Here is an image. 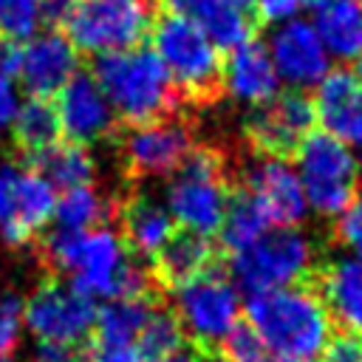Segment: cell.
I'll use <instances>...</instances> for the list:
<instances>
[{
	"instance_id": "cell-1",
	"label": "cell",
	"mask_w": 362,
	"mask_h": 362,
	"mask_svg": "<svg viewBox=\"0 0 362 362\" xmlns=\"http://www.w3.org/2000/svg\"><path fill=\"white\" fill-rule=\"evenodd\" d=\"M119 124L141 127L189 113L158 54L147 45L93 54L88 65ZM195 116V113H192Z\"/></svg>"
},
{
	"instance_id": "cell-2",
	"label": "cell",
	"mask_w": 362,
	"mask_h": 362,
	"mask_svg": "<svg viewBox=\"0 0 362 362\" xmlns=\"http://www.w3.org/2000/svg\"><path fill=\"white\" fill-rule=\"evenodd\" d=\"M147 42L164 62L178 96L189 113H204L218 107L226 96V57L218 51L206 34L187 17L158 6Z\"/></svg>"
},
{
	"instance_id": "cell-3",
	"label": "cell",
	"mask_w": 362,
	"mask_h": 362,
	"mask_svg": "<svg viewBox=\"0 0 362 362\" xmlns=\"http://www.w3.org/2000/svg\"><path fill=\"white\" fill-rule=\"evenodd\" d=\"M246 325L272 354L291 359H314L331 339V314L311 280L249 294Z\"/></svg>"
},
{
	"instance_id": "cell-4",
	"label": "cell",
	"mask_w": 362,
	"mask_h": 362,
	"mask_svg": "<svg viewBox=\"0 0 362 362\" xmlns=\"http://www.w3.org/2000/svg\"><path fill=\"white\" fill-rule=\"evenodd\" d=\"M240 158L215 141H195L167 184V212L178 226L198 235H218L226 212L229 189L238 181Z\"/></svg>"
},
{
	"instance_id": "cell-5",
	"label": "cell",
	"mask_w": 362,
	"mask_h": 362,
	"mask_svg": "<svg viewBox=\"0 0 362 362\" xmlns=\"http://www.w3.org/2000/svg\"><path fill=\"white\" fill-rule=\"evenodd\" d=\"M223 260L235 288H243L246 294H257V291L305 283L325 260V255L314 243V238L305 235L303 229L274 226L266 229L255 243Z\"/></svg>"
},
{
	"instance_id": "cell-6",
	"label": "cell",
	"mask_w": 362,
	"mask_h": 362,
	"mask_svg": "<svg viewBox=\"0 0 362 362\" xmlns=\"http://www.w3.org/2000/svg\"><path fill=\"white\" fill-rule=\"evenodd\" d=\"M167 297L170 314L198 354H221L226 337L240 325V297L223 257Z\"/></svg>"
},
{
	"instance_id": "cell-7",
	"label": "cell",
	"mask_w": 362,
	"mask_h": 362,
	"mask_svg": "<svg viewBox=\"0 0 362 362\" xmlns=\"http://www.w3.org/2000/svg\"><path fill=\"white\" fill-rule=\"evenodd\" d=\"M195 116L181 113L167 122L124 127L110 136L122 187H144L147 181L170 178L187 153L195 147Z\"/></svg>"
},
{
	"instance_id": "cell-8",
	"label": "cell",
	"mask_w": 362,
	"mask_h": 362,
	"mask_svg": "<svg viewBox=\"0 0 362 362\" xmlns=\"http://www.w3.org/2000/svg\"><path fill=\"white\" fill-rule=\"evenodd\" d=\"M317 107L308 90H277L272 99L252 105L240 122V139L249 156L291 164L303 141L314 133Z\"/></svg>"
},
{
	"instance_id": "cell-9",
	"label": "cell",
	"mask_w": 362,
	"mask_h": 362,
	"mask_svg": "<svg viewBox=\"0 0 362 362\" xmlns=\"http://www.w3.org/2000/svg\"><path fill=\"white\" fill-rule=\"evenodd\" d=\"M161 0H79L65 23L76 51L107 54L147 45Z\"/></svg>"
},
{
	"instance_id": "cell-10",
	"label": "cell",
	"mask_w": 362,
	"mask_h": 362,
	"mask_svg": "<svg viewBox=\"0 0 362 362\" xmlns=\"http://www.w3.org/2000/svg\"><path fill=\"white\" fill-rule=\"evenodd\" d=\"M300 187L308 206L322 218H339L359 198V164L345 141L331 133H311L297 158Z\"/></svg>"
},
{
	"instance_id": "cell-11",
	"label": "cell",
	"mask_w": 362,
	"mask_h": 362,
	"mask_svg": "<svg viewBox=\"0 0 362 362\" xmlns=\"http://www.w3.org/2000/svg\"><path fill=\"white\" fill-rule=\"evenodd\" d=\"M23 322L40 345L85 348L93 337L96 305L71 283L65 286L57 277H42L23 305Z\"/></svg>"
},
{
	"instance_id": "cell-12",
	"label": "cell",
	"mask_w": 362,
	"mask_h": 362,
	"mask_svg": "<svg viewBox=\"0 0 362 362\" xmlns=\"http://www.w3.org/2000/svg\"><path fill=\"white\" fill-rule=\"evenodd\" d=\"M57 206L54 187L20 161L0 167V238L11 249H31Z\"/></svg>"
},
{
	"instance_id": "cell-13",
	"label": "cell",
	"mask_w": 362,
	"mask_h": 362,
	"mask_svg": "<svg viewBox=\"0 0 362 362\" xmlns=\"http://www.w3.org/2000/svg\"><path fill=\"white\" fill-rule=\"evenodd\" d=\"M57 113L62 124V139L79 147L110 141V136L119 127V119L113 107L107 105L105 93L99 90L96 79L88 68H79L71 82L57 93Z\"/></svg>"
},
{
	"instance_id": "cell-14",
	"label": "cell",
	"mask_w": 362,
	"mask_h": 362,
	"mask_svg": "<svg viewBox=\"0 0 362 362\" xmlns=\"http://www.w3.org/2000/svg\"><path fill=\"white\" fill-rule=\"evenodd\" d=\"M238 181L255 195L257 206L263 209L266 221L274 226H297L305 218V195L300 178L291 164L255 158L249 164L240 161Z\"/></svg>"
},
{
	"instance_id": "cell-15",
	"label": "cell",
	"mask_w": 362,
	"mask_h": 362,
	"mask_svg": "<svg viewBox=\"0 0 362 362\" xmlns=\"http://www.w3.org/2000/svg\"><path fill=\"white\" fill-rule=\"evenodd\" d=\"M175 229L167 206H161L144 187H122L116 192V218L113 232L119 235L127 255L150 263L161 243Z\"/></svg>"
},
{
	"instance_id": "cell-16",
	"label": "cell",
	"mask_w": 362,
	"mask_h": 362,
	"mask_svg": "<svg viewBox=\"0 0 362 362\" xmlns=\"http://www.w3.org/2000/svg\"><path fill=\"white\" fill-rule=\"evenodd\" d=\"M79 68V54L65 31H42L31 42L20 45L17 76L28 96L54 99Z\"/></svg>"
},
{
	"instance_id": "cell-17",
	"label": "cell",
	"mask_w": 362,
	"mask_h": 362,
	"mask_svg": "<svg viewBox=\"0 0 362 362\" xmlns=\"http://www.w3.org/2000/svg\"><path fill=\"white\" fill-rule=\"evenodd\" d=\"M269 57L274 62L277 76L291 82L294 88L305 90L311 85H320L325 79L328 68V51L320 42L314 25L303 20H286L272 34Z\"/></svg>"
},
{
	"instance_id": "cell-18",
	"label": "cell",
	"mask_w": 362,
	"mask_h": 362,
	"mask_svg": "<svg viewBox=\"0 0 362 362\" xmlns=\"http://www.w3.org/2000/svg\"><path fill=\"white\" fill-rule=\"evenodd\" d=\"M221 257L223 255L218 252V243L212 238L175 223V229L170 232V238L161 243V249L153 255V260L147 266H150V274H153L158 291L167 297L178 286L189 283L192 277H198L201 272L215 266Z\"/></svg>"
},
{
	"instance_id": "cell-19",
	"label": "cell",
	"mask_w": 362,
	"mask_h": 362,
	"mask_svg": "<svg viewBox=\"0 0 362 362\" xmlns=\"http://www.w3.org/2000/svg\"><path fill=\"white\" fill-rule=\"evenodd\" d=\"M317 122L339 141L362 144V82L351 68H334L314 93Z\"/></svg>"
},
{
	"instance_id": "cell-20",
	"label": "cell",
	"mask_w": 362,
	"mask_h": 362,
	"mask_svg": "<svg viewBox=\"0 0 362 362\" xmlns=\"http://www.w3.org/2000/svg\"><path fill=\"white\" fill-rule=\"evenodd\" d=\"M308 280L320 291L331 322L342 331L362 334V260L325 257Z\"/></svg>"
},
{
	"instance_id": "cell-21",
	"label": "cell",
	"mask_w": 362,
	"mask_h": 362,
	"mask_svg": "<svg viewBox=\"0 0 362 362\" xmlns=\"http://www.w3.org/2000/svg\"><path fill=\"white\" fill-rule=\"evenodd\" d=\"M161 6L198 25L218 51H232L255 40V34L260 31L249 17L238 14L223 0H161Z\"/></svg>"
},
{
	"instance_id": "cell-22",
	"label": "cell",
	"mask_w": 362,
	"mask_h": 362,
	"mask_svg": "<svg viewBox=\"0 0 362 362\" xmlns=\"http://www.w3.org/2000/svg\"><path fill=\"white\" fill-rule=\"evenodd\" d=\"M280 76L274 71V62L269 57V48H263L260 40H249L226 57V88L235 99L260 105L277 93Z\"/></svg>"
},
{
	"instance_id": "cell-23",
	"label": "cell",
	"mask_w": 362,
	"mask_h": 362,
	"mask_svg": "<svg viewBox=\"0 0 362 362\" xmlns=\"http://www.w3.org/2000/svg\"><path fill=\"white\" fill-rule=\"evenodd\" d=\"M62 141V124L54 99L28 96L11 122V161H31L48 147Z\"/></svg>"
},
{
	"instance_id": "cell-24",
	"label": "cell",
	"mask_w": 362,
	"mask_h": 362,
	"mask_svg": "<svg viewBox=\"0 0 362 362\" xmlns=\"http://www.w3.org/2000/svg\"><path fill=\"white\" fill-rule=\"evenodd\" d=\"M314 31L325 51L339 59L362 57V3L359 0H314Z\"/></svg>"
},
{
	"instance_id": "cell-25",
	"label": "cell",
	"mask_w": 362,
	"mask_h": 362,
	"mask_svg": "<svg viewBox=\"0 0 362 362\" xmlns=\"http://www.w3.org/2000/svg\"><path fill=\"white\" fill-rule=\"evenodd\" d=\"M164 305L161 300H107L96 311L90 348H133L150 311Z\"/></svg>"
},
{
	"instance_id": "cell-26",
	"label": "cell",
	"mask_w": 362,
	"mask_h": 362,
	"mask_svg": "<svg viewBox=\"0 0 362 362\" xmlns=\"http://www.w3.org/2000/svg\"><path fill=\"white\" fill-rule=\"evenodd\" d=\"M266 226H269V221H266L263 209L257 206L255 195L240 181H235V187L229 189L223 223H221L218 240H215L218 243V252L223 257L238 255L240 249H246L249 243H255L266 232Z\"/></svg>"
},
{
	"instance_id": "cell-27",
	"label": "cell",
	"mask_w": 362,
	"mask_h": 362,
	"mask_svg": "<svg viewBox=\"0 0 362 362\" xmlns=\"http://www.w3.org/2000/svg\"><path fill=\"white\" fill-rule=\"evenodd\" d=\"M25 167L42 175L51 187H59L62 192L76 189V187H90L96 178V161L88 153V147L71 144L65 139L48 147L45 153L34 156L31 161H25Z\"/></svg>"
},
{
	"instance_id": "cell-28",
	"label": "cell",
	"mask_w": 362,
	"mask_h": 362,
	"mask_svg": "<svg viewBox=\"0 0 362 362\" xmlns=\"http://www.w3.org/2000/svg\"><path fill=\"white\" fill-rule=\"evenodd\" d=\"M184 334L175 322V317L170 314L167 305H156L144 322V328L139 331L136 337V354L141 362H156V359H164V356H173L184 348Z\"/></svg>"
},
{
	"instance_id": "cell-29",
	"label": "cell",
	"mask_w": 362,
	"mask_h": 362,
	"mask_svg": "<svg viewBox=\"0 0 362 362\" xmlns=\"http://www.w3.org/2000/svg\"><path fill=\"white\" fill-rule=\"evenodd\" d=\"M40 23V0H0V37L6 42H23Z\"/></svg>"
},
{
	"instance_id": "cell-30",
	"label": "cell",
	"mask_w": 362,
	"mask_h": 362,
	"mask_svg": "<svg viewBox=\"0 0 362 362\" xmlns=\"http://www.w3.org/2000/svg\"><path fill=\"white\" fill-rule=\"evenodd\" d=\"M223 356L229 362H311V359H291V356H280V354H272L257 337L255 331L243 322L238 325L226 342H223Z\"/></svg>"
},
{
	"instance_id": "cell-31",
	"label": "cell",
	"mask_w": 362,
	"mask_h": 362,
	"mask_svg": "<svg viewBox=\"0 0 362 362\" xmlns=\"http://www.w3.org/2000/svg\"><path fill=\"white\" fill-rule=\"evenodd\" d=\"M23 328V300L14 291L0 294V354H8L20 342Z\"/></svg>"
},
{
	"instance_id": "cell-32",
	"label": "cell",
	"mask_w": 362,
	"mask_h": 362,
	"mask_svg": "<svg viewBox=\"0 0 362 362\" xmlns=\"http://www.w3.org/2000/svg\"><path fill=\"white\" fill-rule=\"evenodd\" d=\"M334 240L345 243L356 252V260H362V198H356L334 223Z\"/></svg>"
},
{
	"instance_id": "cell-33",
	"label": "cell",
	"mask_w": 362,
	"mask_h": 362,
	"mask_svg": "<svg viewBox=\"0 0 362 362\" xmlns=\"http://www.w3.org/2000/svg\"><path fill=\"white\" fill-rule=\"evenodd\" d=\"M322 362H362V334L339 331L328 339Z\"/></svg>"
},
{
	"instance_id": "cell-34",
	"label": "cell",
	"mask_w": 362,
	"mask_h": 362,
	"mask_svg": "<svg viewBox=\"0 0 362 362\" xmlns=\"http://www.w3.org/2000/svg\"><path fill=\"white\" fill-rule=\"evenodd\" d=\"M305 3L303 0H257V25H274L291 20Z\"/></svg>"
},
{
	"instance_id": "cell-35",
	"label": "cell",
	"mask_w": 362,
	"mask_h": 362,
	"mask_svg": "<svg viewBox=\"0 0 362 362\" xmlns=\"http://www.w3.org/2000/svg\"><path fill=\"white\" fill-rule=\"evenodd\" d=\"M31 362H88L82 348H54V345H40Z\"/></svg>"
},
{
	"instance_id": "cell-36",
	"label": "cell",
	"mask_w": 362,
	"mask_h": 362,
	"mask_svg": "<svg viewBox=\"0 0 362 362\" xmlns=\"http://www.w3.org/2000/svg\"><path fill=\"white\" fill-rule=\"evenodd\" d=\"M88 362H141L136 348H90Z\"/></svg>"
},
{
	"instance_id": "cell-37",
	"label": "cell",
	"mask_w": 362,
	"mask_h": 362,
	"mask_svg": "<svg viewBox=\"0 0 362 362\" xmlns=\"http://www.w3.org/2000/svg\"><path fill=\"white\" fill-rule=\"evenodd\" d=\"M14 116H17V99L11 90V79L0 74V127L14 122Z\"/></svg>"
},
{
	"instance_id": "cell-38",
	"label": "cell",
	"mask_w": 362,
	"mask_h": 362,
	"mask_svg": "<svg viewBox=\"0 0 362 362\" xmlns=\"http://www.w3.org/2000/svg\"><path fill=\"white\" fill-rule=\"evenodd\" d=\"M229 8H235L238 14H243V17H249L255 25H257V0H223ZM260 28V25H257Z\"/></svg>"
},
{
	"instance_id": "cell-39",
	"label": "cell",
	"mask_w": 362,
	"mask_h": 362,
	"mask_svg": "<svg viewBox=\"0 0 362 362\" xmlns=\"http://www.w3.org/2000/svg\"><path fill=\"white\" fill-rule=\"evenodd\" d=\"M156 362H195V356H192V354H184V351H178V354H173V356H164V359H156Z\"/></svg>"
},
{
	"instance_id": "cell-40",
	"label": "cell",
	"mask_w": 362,
	"mask_h": 362,
	"mask_svg": "<svg viewBox=\"0 0 362 362\" xmlns=\"http://www.w3.org/2000/svg\"><path fill=\"white\" fill-rule=\"evenodd\" d=\"M195 362H229V359L221 354H195Z\"/></svg>"
},
{
	"instance_id": "cell-41",
	"label": "cell",
	"mask_w": 362,
	"mask_h": 362,
	"mask_svg": "<svg viewBox=\"0 0 362 362\" xmlns=\"http://www.w3.org/2000/svg\"><path fill=\"white\" fill-rule=\"evenodd\" d=\"M354 74H356V79L362 82V57H359V62H356V71H354Z\"/></svg>"
},
{
	"instance_id": "cell-42",
	"label": "cell",
	"mask_w": 362,
	"mask_h": 362,
	"mask_svg": "<svg viewBox=\"0 0 362 362\" xmlns=\"http://www.w3.org/2000/svg\"><path fill=\"white\" fill-rule=\"evenodd\" d=\"M0 362H14V359H11L8 354H0Z\"/></svg>"
},
{
	"instance_id": "cell-43",
	"label": "cell",
	"mask_w": 362,
	"mask_h": 362,
	"mask_svg": "<svg viewBox=\"0 0 362 362\" xmlns=\"http://www.w3.org/2000/svg\"><path fill=\"white\" fill-rule=\"evenodd\" d=\"M3 45H6V42H3V37H0V51H3Z\"/></svg>"
},
{
	"instance_id": "cell-44",
	"label": "cell",
	"mask_w": 362,
	"mask_h": 362,
	"mask_svg": "<svg viewBox=\"0 0 362 362\" xmlns=\"http://www.w3.org/2000/svg\"><path fill=\"white\" fill-rule=\"evenodd\" d=\"M303 3H314V0H303Z\"/></svg>"
}]
</instances>
